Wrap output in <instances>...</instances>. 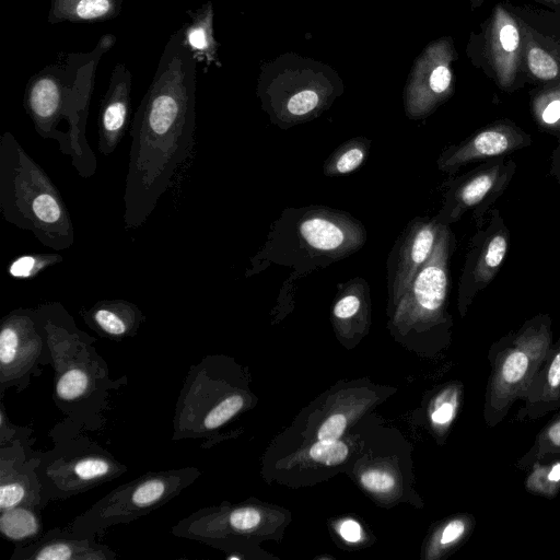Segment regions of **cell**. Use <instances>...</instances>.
Masks as SVG:
<instances>
[{
    "mask_svg": "<svg viewBox=\"0 0 560 560\" xmlns=\"http://www.w3.org/2000/svg\"><path fill=\"white\" fill-rule=\"evenodd\" d=\"M523 60L528 73L540 81H551L559 74L560 68L556 57L541 47L532 35V31L523 25Z\"/></svg>",
    "mask_w": 560,
    "mask_h": 560,
    "instance_id": "7402d4cb",
    "label": "cell"
},
{
    "mask_svg": "<svg viewBox=\"0 0 560 560\" xmlns=\"http://www.w3.org/2000/svg\"><path fill=\"white\" fill-rule=\"evenodd\" d=\"M201 475L202 471L194 466L148 471L113 489L78 515L68 529L88 537L110 526L132 522L174 500Z\"/></svg>",
    "mask_w": 560,
    "mask_h": 560,
    "instance_id": "52a82bcc",
    "label": "cell"
},
{
    "mask_svg": "<svg viewBox=\"0 0 560 560\" xmlns=\"http://www.w3.org/2000/svg\"><path fill=\"white\" fill-rule=\"evenodd\" d=\"M188 13L191 14L192 21L184 24L186 44L197 61L210 65L215 61L211 3L207 2L199 10Z\"/></svg>",
    "mask_w": 560,
    "mask_h": 560,
    "instance_id": "ffe728a7",
    "label": "cell"
},
{
    "mask_svg": "<svg viewBox=\"0 0 560 560\" xmlns=\"http://www.w3.org/2000/svg\"><path fill=\"white\" fill-rule=\"evenodd\" d=\"M310 457L315 462L325 465H337L342 463L348 455V447L339 440H318L310 448Z\"/></svg>",
    "mask_w": 560,
    "mask_h": 560,
    "instance_id": "484cf974",
    "label": "cell"
},
{
    "mask_svg": "<svg viewBox=\"0 0 560 560\" xmlns=\"http://www.w3.org/2000/svg\"><path fill=\"white\" fill-rule=\"evenodd\" d=\"M131 73L124 63L113 69L108 89L101 102L97 149L110 155L117 149L129 125Z\"/></svg>",
    "mask_w": 560,
    "mask_h": 560,
    "instance_id": "5bb4252c",
    "label": "cell"
},
{
    "mask_svg": "<svg viewBox=\"0 0 560 560\" xmlns=\"http://www.w3.org/2000/svg\"><path fill=\"white\" fill-rule=\"evenodd\" d=\"M84 427L65 419L50 431L54 446L39 452L36 467L43 509L124 475L127 466L83 433Z\"/></svg>",
    "mask_w": 560,
    "mask_h": 560,
    "instance_id": "8992f818",
    "label": "cell"
},
{
    "mask_svg": "<svg viewBox=\"0 0 560 560\" xmlns=\"http://www.w3.org/2000/svg\"><path fill=\"white\" fill-rule=\"evenodd\" d=\"M548 382L551 386L560 384V353L556 355L548 371Z\"/></svg>",
    "mask_w": 560,
    "mask_h": 560,
    "instance_id": "d590c367",
    "label": "cell"
},
{
    "mask_svg": "<svg viewBox=\"0 0 560 560\" xmlns=\"http://www.w3.org/2000/svg\"><path fill=\"white\" fill-rule=\"evenodd\" d=\"M51 355L38 307H19L0 322V394L30 385L42 365L50 364Z\"/></svg>",
    "mask_w": 560,
    "mask_h": 560,
    "instance_id": "9c48e42d",
    "label": "cell"
},
{
    "mask_svg": "<svg viewBox=\"0 0 560 560\" xmlns=\"http://www.w3.org/2000/svg\"><path fill=\"white\" fill-rule=\"evenodd\" d=\"M197 62L186 44L183 25L167 42L131 121L122 195L126 230L147 222L177 171L191 155Z\"/></svg>",
    "mask_w": 560,
    "mask_h": 560,
    "instance_id": "6da1fadb",
    "label": "cell"
},
{
    "mask_svg": "<svg viewBox=\"0 0 560 560\" xmlns=\"http://www.w3.org/2000/svg\"><path fill=\"white\" fill-rule=\"evenodd\" d=\"M347 421L343 415L335 413L330 416L319 428L318 440L335 441L338 440L346 428Z\"/></svg>",
    "mask_w": 560,
    "mask_h": 560,
    "instance_id": "1f68e13d",
    "label": "cell"
},
{
    "mask_svg": "<svg viewBox=\"0 0 560 560\" xmlns=\"http://www.w3.org/2000/svg\"><path fill=\"white\" fill-rule=\"evenodd\" d=\"M361 482L366 489L374 492H387L395 486L394 477L389 472L378 469L363 472Z\"/></svg>",
    "mask_w": 560,
    "mask_h": 560,
    "instance_id": "f1b7e54d",
    "label": "cell"
},
{
    "mask_svg": "<svg viewBox=\"0 0 560 560\" xmlns=\"http://www.w3.org/2000/svg\"><path fill=\"white\" fill-rule=\"evenodd\" d=\"M95 537L49 529L33 542L15 546L10 560H115L116 552Z\"/></svg>",
    "mask_w": 560,
    "mask_h": 560,
    "instance_id": "4fadbf2b",
    "label": "cell"
},
{
    "mask_svg": "<svg viewBox=\"0 0 560 560\" xmlns=\"http://www.w3.org/2000/svg\"><path fill=\"white\" fill-rule=\"evenodd\" d=\"M454 415V407L450 402L441 405L432 415V420L435 423L443 424L448 422Z\"/></svg>",
    "mask_w": 560,
    "mask_h": 560,
    "instance_id": "e575fe53",
    "label": "cell"
},
{
    "mask_svg": "<svg viewBox=\"0 0 560 560\" xmlns=\"http://www.w3.org/2000/svg\"><path fill=\"white\" fill-rule=\"evenodd\" d=\"M523 143V138L505 125H495L481 130L464 143L450 148L438 159L442 172H455L474 160L503 154Z\"/></svg>",
    "mask_w": 560,
    "mask_h": 560,
    "instance_id": "2e32d148",
    "label": "cell"
},
{
    "mask_svg": "<svg viewBox=\"0 0 560 560\" xmlns=\"http://www.w3.org/2000/svg\"><path fill=\"white\" fill-rule=\"evenodd\" d=\"M465 530V525L462 521L456 520L448 523L441 536V544L447 545L459 538Z\"/></svg>",
    "mask_w": 560,
    "mask_h": 560,
    "instance_id": "d6a6232c",
    "label": "cell"
},
{
    "mask_svg": "<svg viewBox=\"0 0 560 560\" xmlns=\"http://www.w3.org/2000/svg\"><path fill=\"white\" fill-rule=\"evenodd\" d=\"M0 413V446L12 444L18 440L28 441L32 430H27V428H20L10 423L5 416L4 407L2 404Z\"/></svg>",
    "mask_w": 560,
    "mask_h": 560,
    "instance_id": "f546056e",
    "label": "cell"
},
{
    "mask_svg": "<svg viewBox=\"0 0 560 560\" xmlns=\"http://www.w3.org/2000/svg\"><path fill=\"white\" fill-rule=\"evenodd\" d=\"M452 73L445 65L436 66L429 78V86L433 97L443 96L451 86Z\"/></svg>",
    "mask_w": 560,
    "mask_h": 560,
    "instance_id": "4dcf8cb0",
    "label": "cell"
},
{
    "mask_svg": "<svg viewBox=\"0 0 560 560\" xmlns=\"http://www.w3.org/2000/svg\"><path fill=\"white\" fill-rule=\"evenodd\" d=\"M549 438L556 444L560 446V421L556 422L549 430Z\"/></svg>",
    "mask_w": 560,
    "mask_h": 560,
    "instance_id": "8d00e7d4",
    "label": "cell"
},
{
    "mask_svg": "<svg viewBox=\"0 0 560 560\" xmlns=\"http://www.w3.org/2000/svg\"><path fill=\"white\" fill-rule=\"evenodd\" d=\"M506 249L508 242L503 234H495L488 241L474 269L476 283L485 284L493 277L506 254Z\"/></svg>",
    "mask_w": 560,
    "mask_h": 560,
    "instance_id": "cb8c5ba5",
    "label": "cell"
},
{
    "mask_svg": "<svg viewBox=\"0 0 560 560\" xmlns=\"http://www.w3.org/2000/svg\"><path fill=\"white\" fill-rule=\"evenodd\" d=\"M541 2H546V3H549V4H558L560 3V0H539Z\"/></svg>",
    "mask_w": 560,
    "mask_h": 560,
    "instance_id": "f35d334b",
    "label": "cell"
},
{
    "mask_svg": "<svg viewBox=\"0 0 560 560\" xmlns=\"http://www.w3.org/2000/svg\"><path fill=\"white\" fill-rule=\"evenodd\" d=\"M366 238L364 224L348 212L325 206L287 208L270 226L245 276L275 264L293 269V278L304 277L354 254Z\"/></svg>",
    "mask_w": 560,
    "mask_h": 560,
    "instance_id": "277c9868",
    "label": "cell"
},
{
    "mask_svg": "<svg viewBox=\"0 0 560 560\" xmlns=\"http://www.w3.org/2000/svg\"><path fill=\"white\" fill-rule=\"evenodd\" d=\"M341 537L350 542H355L361 538V527L352 520L345 521L339 528Z\"/></svg>",
    "mask_w": 560,
    "mask_h": 560,
    "instance_id": "836d02e7",
    "label": "cell"
},
{
    "mask_svg": "<svg viewBox=\"0 0 560 560\" xmlns=\"http://www.w3.org/2000/svg\"><path fill=\"white\" fill-rule=\"evenodd\" d=\"M115 37L104 35L91 52L63 54L54 63L33 75L25 89L23 106L43 139L56 140L67 155L66 124L70 162L82 178L97 168L96 155L86 139V120L96 67Z\"/></svg>",
    "mask_w": 560,
    "mask_h": 560,
    "instance_id": "7a4b0ae2",
    "label": "cell"
},
{
    "mask_svg": "<svg viewBox=\"0 0 560 560\" xmlns=\"http://www.w3.org/2000/svg\"><path fill=\"white\" fill-rule=\"evenodd\" d=\"M523 27L502 4H497L486 33V55L498 83L510 88L523 61Z\"/></svg>",
    "mask_w": 560,
    "mask_h": 560,
    "instance_id": "7c38bea8",
    "label": "cell"
},
{
    "mask_svg": "<svg viewBox=\"0 0 560 560\" xmlns=\"http://www.w3.org/2000/svg\"><path fill=\"white\" fill-rule=\"evenodd\" d=\"M528 368V358L523 351H513L505 359L501 376L505 383H516L525 374Z\"/></svg>",
    "mask_w": 560,
    "mask_h": 560,
    "instance_id": "83f0119b",
    "label": "cell"
},
{
    "mask_svg": "<svg viewBox=\"0 0 560 560\" xmlns=\"http://www.w3.org/2000/svg\"><path fill=\"white\" fill-rule=\"evenodd\" d=\"M62 260L63 257L58 253L23 254L10 261L7 266V272L14 279L30 280Z\"/></svg>",
    "mask_w": 560,
    "mask_h": 560,
    "instance_id": "603a6c76",
    "label": "cell"
},
{
    "mask_svg": "<svg viewBox=\"0 0 560 560\" xmlns=\"http://www.w3.org/2000/svg\"><path fill=\"white\" fill-rule=\"evenodd\" d=\"M80 314L90 329L113 341L136 336L145 322L139 306L122 299L97 301L89 308H82Z\"/></svg>",
    "mask_w": 560,
    "mask_h": 560,
    "instance_id": "9a60e30c",
    "label": "cell"
},
{
    "mask_svg": "<svg viewBox=\"0 0 560 560\" xmlns=\"http://www.w3.org/2000/svg\"><path fill=\"white\" fill-rule=\"evenodd\" d=\"M40 509L19 505L0 511V532L8 540L18 545H26L38 539L43 534Z\"/></svg>",
    "mask_w": 560,
    "mask_h": 560,
    "instance_id": "d6986e66",
    "label": "cell"
},
{
    "mask_svg": "<svg viewBox=\"0 0 560 560\" xmlns=\"http://www.w3.org/2000/svg\"><path fill=\"white\" fill-rule=\"evenodd\" d=\"M549 480L559 481L560 480V464H556L548 475Z\"/></svg>",
    "mask_w": 560,
    "mask_h": 560,
    "instance_id": "74e56055",
    "label": "cell"
},
{
    "mask_svg": "<svg viewBox=\"0 0 560 560\" xmlns=\"http://www.w3.org/2000/svg\"><path fill=\"white\" fill-rule=\"evenodd\" d=\"M319 105V95L313 90H303L293 94L285 104L289 116L293 119L311 115Z\"/></svg>",
    "mask_w": 560,
    "mask_h": 560,
    "instance_id": "4316f807",
    "label": "cell"
},
{
    "mask_svg": "<svg viewBox=\"0 0 560 560\" xmlns=\"http://www.w3.org/2000/svg\"><path fill=\"white\" fill-rule=\"evenodd\" d=\"M122 0H52L50 22L102 21L116 16Z\"/></svg>",
    "mask_w": 560,
    "mask_h": 560,
    "instance_id": "ac0fdd59",
    "label": "cell"
},
{
    "mask_svg": "<svg viewBox=\"0 0 560 560\" xmlns=\"http://www.w3.org/2000/svg\"><path fill=\"white\" fill-rule=\"evenodd\" d=\"M38 459L39 452H34L28 441L0 446V511L19 505L43 509Z\"/></svg>",
    "mask_w": 560,
    "mask_h": 560,
    "instance_id": "8fae6325",
    "label": "cell"
},
{
    "mask_svg": "<svg viewBox=\"0 0 560 560\" xmlns=\"http://www.w3.org/2000/svg\"><path fill=\"white\" fill-rule=\"evenodd\" d=\"M54 368V400L66 418L95 429L102 424L112 390L125 378H110L108 365L59 302L39 304Z\"/></svg>",
    "mask_w": 560,
    "mask_h": 560,
    "instance_id": "3957f363",
    "label": "cell"
},
{
    "mask_svg": "<svg viewBox=\"0 0 560 560\" xmlns=\"http://www.w3.org/2000/svg\"><path fill=\"white\" fill-rule=\"evenodd\" d=\"M0 211L7 222L50 249L73 245V223L62 195L10 131L0 138Z\"/></svg>",
    "mask_w": 560,
    "mask_h": 560,
    "instance_id": "5b68a950",
    "label": "cell"
},
{
    "mask_svg": "<svg viewBox=\"0 0 560 560\" xmlns=\"http://www.w3.org/2000/svg\"><path fill=\"white\" fill-rule=\"evenodd\" d=\"M372 141L365 137H355L341 143L324 162L325 176H342L359 170L366 161Z\"/></svg>",
    "mask_w": 560,
    "mask_h": 560,
    "instance_id": "44dd1931",
    "label": "cell"
},
{
    "mask_svg": "<svg viewBox=\"0 0 560 560\" xmlns=\"http://www.w3.org/2000/svg\"><path fill=\"white\" fill-rule=\"evenodd\" d=\"M221 362L219 357L205 355L189 368L175 404L173 441H210L244 408L243 394L232 388L226 390Z\"/></svg>",
    "mask_w": 560,
    "mask_h": 560,
    "instance_id": "ba28073f",
    "label": "cell"
},
{
    "mask_svg": "<svg viewBox=\"0 0 560 560\" xmlns=\"http://www.w3.org/2000/svg\"><path fill=\"white\" fill-rule=\"evenodd\" d=\"M441 225L435 217H417L395 241L387 258V289L392 305H397L431 256Z\"/></svg>",
    "mask_w": 560,
    "mask_h": 560,
    "instance_id": "30bf717a",
    "label": "cell"
},
{
    "mask_svg": "<svg viewBox=\"0 0 560 560\" xmlns=\"http://www.w3.org/2000/svg\"><path fill=\"white\" fill-rule=\"evenodd\" d=\"M475 2V4H480L481 2H483L485 0H472Z\"/></svg>",
    "mask_w": 560,
    "mask_h": 560,
    "instance_id": "ab89813d",
    "label": "cell"
},
{
    "mask_svg": "<svg viewBox=\"0 0 560 560\" xmlns=\"http://www.w3.org/2000/svg\"><path fill=\"white\" fill-rule=\"evenodd\" d=\"M499 171L495 168L478 173L452 188L445 203L435 217L441 224L447 225L457 220L468 208L478 205L495 186Z\"/></svg>",
    "mask_w": 560,
    "mask_h": 560,
    "instance_id": "e0dca14e",
    "label": "cell"
},
{
    "mask_svg": "<svg viewBox=\"0 0 560 560\" xmlns=\"http://www.w3.org/2000/svg\"><path fill=\"white\" fill-rule=\"evenodd\" d=\"M534 110L544 125H557L560 121V85L539 94L534 102Z\"/></svg>",
    "mask_w": 560,
    "mask_h": 560,
    "instance_id": "d4e9b609",
    "label": "cell"
}]
</instances>
